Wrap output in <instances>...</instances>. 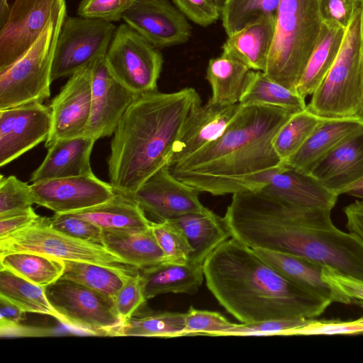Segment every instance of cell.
I'll list each match as a JSON object with an SVG mask.
<instances>
[{
    "label": "cell",
    "instance_id": "cell-37",
    "mask_svg": "<svg viewBox=\"0 0 363 363\" xmlns=\"http://www.w3.org/2000/svg\"><path fill=\"white\" fill-rule=\"evenodd\" d=\"M324 119L308 108L292 114L279 129L272 142L275 152L283 162L301 147Z\"/></svg>",
    "mask_w": 363,
    "mask_h": 363
},
{
    "label": "cell",
    "instance_id": "cell-44",
    "mask_svg": "<svg viewBox=\"0 0 363 363\" xmlns=\"http://www.w3.org/2000/svg\"><path fill=\"white\" fill-rule=\"evenodd\" d=\"M225 0H172L175 6L194 23L203 27L222 16Z\"/></svg>",
    "mask_w": 363,
    "mask_h": 363
},
{
    "label": "cell",
    "instance_id": "cell-32",
    "mask_svg": "<svg viewBox=\"0 0 363 363\" xmlns=\"http://www.w3.org/2000/svg\"><path fill=\"white\" fill-rule=\"evenodd\" d=\"M239 103L283 108L291 113L307 108L305 98L269 78L264 72L250 70Z\"/></svg>",
    "mask_w": 363,
    "mask_h": 363
},
{
    "label": "cell",
    "instance_id": "cell-48",
    "mask_svg": "<svg viewBox=\"0 0 363 363\" xmlns=\"http://www.w3.org/2000/svg\"><path fill=\"white\" fill-rule=\"evenodd\" d=\"M323 21L335 23L347 29L362 0H319Z\"/></svg>",
    "mask_w": 363,
    "mask_h": 363
},
{
    "label": "cell",
    "instance_id": "cell-40",
    "mask_svg": "<svg viewBox=\"0 0 363 363\" xmlns=\"http://www.w3.org/2000/svg\"><path fill=\"white\" fill-rule=\"evenodd\" d=\"M235 323L228 321L217 312L199 310L191 306L185 313V327L183 336H222Z\"/></svg>",
    "mask_w": 363,
    "mask_h": 363
},
{
    "label": "cell",
    "instance_id": "cell-46",
    "mask_svg": "<svg viewBox=\"0 0 363 363\" xmlns=\"http://www.w3.org/2000/svg\"><path fill=\"white\" fill-rule=\"evenodd\" d=\"M363 333V323L357 320H318L311 319L306 325L292 329L289 335H333Z\"/></svg>",
    "mask_w": 363,
    "mask_h": 363
},
{
    "label": "cell",
    "instance_id": "cell-6",
    "mask_svg": "<svg viewBox=\"0 0 363 363\" xmlns=\"http://www.w3.org/2000/svg\"><path fill=\"white\" fill-rule=\"evenodd\" d=\"M363 102V40L362 7L346 30L333 66L313 94L307 108L326 119L362 115Z\"/></svg>",
    "mask_w": 363,
    "mask_h": 363
},
{
    "label": "cell",
    "instance_id": "cell-1",
    "mask_svg": "<svg viewBox=\"0 0 363 363\" xmlns=\"http://www.w3.org/2000/svg\"><path fill=\"white\" fill-rule=\"evenodd\" d=\"M330 213L293 207L255 191L233 194L223 218L231 237L252 249L303 257L363 281V241L335 227Z\"/></svg>",
    "mask_w": 363,
    "mask_h": 363
},
{
    "label": "cell",
    "instance_id": "cell-27",
    "mask_svg": "<svg viewBox=\"0 0 363 363\" xmlns=\"http://www.w3.org/2000/svg\"><path fill=\"white\" fill-rule=\"evenodd\" d=\"M68 213L86 220L102 230H143L149 229L152 223L138 203L116 191L103 203Z\"/></svg>",
    "mask_w": 363,
    "mask_h": 363
},
{
    "label": "cell",
    "instance_id": "cell-43",
    "mask_svg": "<svg viewBox=\"0 0 363 363\" xmlns=\"http://www.w3.org/2000/svg\"><path fill=\"white\" fill-rule=\"evenodd\" d=\"M135 0H82L77 9L79 16L116 22L134 4Z\"/></svg>",
    "mask_w": 363,
    "mask_h": 363
},
{
    "label": "cell",
    "instance_id": "cell-50",
    "mask_svg": "<svg viewBox=\"0 0 363 363\" xmlns=\"http://www.w3.org/2000/svg\"><path fill=\"white\" fill-rule=\"evenodd\" d=\"M323 277L325 281L346 295L351 303L363 307V281L345 275L327 266L323 267Z\"/></svg>",
    "mask_w": 363,
    "mask_h": 363
},
{
    "label": "cell",
    "instance_id": "cell-35",
    "mask_svg": "<svg viewBox=\"0 0 363 363\" xmlns=\"http://www.w3.org/2000/svg\"><path fill=\"white\" fill-rule=\"evenodd\" d=\"M62 261L65 268L61 277L113 298L127 280L133 277L98 264L72 260Z\"/></svg>",
    "mask_w": 363,
    "mask_h": 363
},
{
    "label": "cell",
    "instance_id": "cell-11",
    "mask_svg": "<svg viewBox=\"0 0 363 363\" xmlns=\"http://www.w3.org/2000/svg\"><path fill=\"white\" fill-rule=\"evenodd\" d=\"M116 30V26L111 22L66 16L55 50L52 82L70 77L105 56Z\"/></svg>",
    "mask_w": 363,
    "mask_h": 363
},
{
    "label": "cell",
    "instance_id": "cell-53",
    "mask_svg": "<svg viewBox=\"0 0 363 363\" xmlns=\"http://www.w3.org/2000/svg\"><path fill=\"white\" fill-rule=\"evenodd\" d=\"M346 194L363 200V179L350 187Z\"/></svg>",
    "mask_w": 363,
    "mask_h": 363
},
{
    "label": "cell",
    "instance_id": "cell-33",
    "mask_svg": "<svg viewBox=\"0 0 363 363\" xmlns=\"http://www.w3.org/2000/svg\"><path fill=\"white\" fill-rule=\"evenodd\" d=\"M0 297L24 313L48 315L63 324L60 315L49 303L43 286L36 285L8 269H0Z\"/></svg>",
    "mask_w": 363,
    "mask_h": 363
},
{
    "label": "cell",
    "instance_id": "cell-16",
    "mask_svg": "<svg viewBox=\"0 0 363 363\" xmlns=\"http://www.w3.org/2000/svg\"><path fill=\"white\" fill-rule=\"evenodd\" d=\"M31 186L35 203L55 213H68L103 203L116 191L94 174L50 179Z\"/></svg>",
    "mask_w": 363,
    "mask_h": 363
},
{
    "label": "cell",
    "instance_id": "cell-39",
    "mask_svg": "<svg viewBox=\"0 0 363 363\" xmlns=\"http://www.w3.org/2000/svg\"><path fill=\"white\" fill-rule=\"evenodd\" d=\"M150 229L164 252L165 262L186 264L192 248L182 229L170 220L151 223Z\"/></svg>",
    "mask_w": 363,
    "mask_h": 363
},
{
    "label": "cell",
    "instance_id": "cell-23",
    "mask_svg": "<svg viewBox=\"0 0 363 363\" xmlns=\"http://www.w3.org/2000/svg\"><path fill=\"white\" fill-rule=\"evenodd\" d=\"M254 250L262 259L281 274L310 292L331 303H351L346 295L324 280L323 265L289 253L259 248Z\"/></svg>",
    "mask_w": 363,
    "mask_h": 363
},
{
    "label": "cell",
    "instance_id": "cell-7",
    "mask_svg": "<svg viewBox=\"0 0 363 363\" xmlns=\"http://www.w3.org/2000/svg\"><path fill=\"white\" fill-rule=\"evenodd\" d=\"M66 11L52 17L33 45L0 69V110L42 103L50 97L54 54Z\"/></svg>",
    "mask_w": 363,
    "mask_h": 363
},
{
    "label": "cell",
    "instance_id": "cell-30",
    "mask_svg": "<svg viewBox=\"0 0 363 363\" xmlns=\"http://www.w3.org/2000/svg\"><path fill=\"white\" fill-rule=\"evenodd\" d=\"M101 244L126 263L138 269L165 262L150 228L143 230H102Z\"/></svg>",
    "mask_w": 363,
    "mask_h": 363
},
{
    "label": "cell",
    "instance_id": "cell-26",
    "mask_svg": "<svg viewBox=\"0 0 363 363\" xmlns=\"http://www.w3.org/2000/svg\"><path fill=\"white\" fill-rule=\"evenodd\" d=\"M276 16L263 17L228 36L222 50L250 69L266 70L273 43Z\"/></svg>",
    "mask_w": 363,
    "mask_h": 363
},
{
    "label": "cell",
    "instance_id": "cell-56",
    "mask_svg": "<svg viewBox=\"0 0 363 363\" xmlns=\"http://www.w3.org/2000/svg\"><path fill=\"white\" fill-rule=\"evenodd\" d=\"M357 320L359 322V323H363V316L359 319H357Z\"/></svg>",
    "mask_w": 363,
    "mask_h": 363
},
{
    "label": "cell",
    "instance_id": "cell-22",
    "mask_svg": "<svg viewBox=\"0 0 363 363\" xmlns=\"http://www.w3.org/2000/svg\"><path fill=\"white\" fill-rule=\"evenodd\" d=\"M96 141L86 135L56 141L48 148L43 162L31 174L30 182L93 174L91 154Z\"/></svg>",
    "mask_w": 363,
    "mask_h": 363
},
{
    "label": "cell",
    "instance_id": "cell-47",
    "mask_svg": "<svg viewBox=\"0 0 363 363\" xmlns=\"http://www.w3.org/2000/svg\"><path fill=\"white\" fill-rule=\"evenodd\" d=\"M146 301L140 273L129 278L114 297L116 311L123 323L131 318Z\"/></svg>",
    "mask_w": 363,
    "mask_h": 363
},
{
    "label": "cell",
    "instance_id": "cell-55",
    "mask_svg": "<svg viewBox=\"0 0 363 363\" xmlns=\"http://www.w3.org/2000/svg\"><path fill=\"white\" fill-rule=\"evenodd\" d=\"M362 40H363V0L362 3Z\"/></svg>",
    "mask_w": 363,
    "mask_h": 363
},
{
    "label": "cell",
    "instance_id": "cell-9",
    "mask_svg": "<svg viewBox=\"0 0 363 363\" xmlns=\"http://www.w3.org/2000/svg\"><path fill=\"white\" fill-rule=\"evenodd\" d=\"M44 289L67 326L89 335L116 336L123 324L113 297L62 277Z\"/></svg>",
    "mask_w": 363,
    "mask_h": 363
},
{
    "label": "cell",
    "instance_id": "cell-24",
    "mask_svg": "<svg viewBox=\"0 0 363 363\" xmlns=\"http://www.w3.org/2000/svg\"><path fill=\"white\" fill-rule=\"evenodd\" d=\"M363 128V116L325 118L301 147L284 163L308 173L319 160Z\"/></svg>",
    "mask_w": 363,
    "mask_h": 363
},
{
    "label": "cell",
    "instance_id": "cell-14",
    "mask_svg": "<svg viewBox=\"0 0 363 363\" xmlns=\"http://www.w3.org/2000/svg\"><path fill=\"white\" fill-rule=\"evenodd\" d=\"M199 193L174 178L168 166H165L152 174L137 191L126 196L158 221H165L187 213L208 211L199 200Z\"/></svg>",
    "mask_w": 363,
    "mask_h": 363
},
{
    "label": "cell",
    "instance_id": "cell-42",
    "mask_svg": "<svg viewBox=\"0 0 363 363\" xmlns=\"http://www.w3.org/2000/svg\"><path fill=\"white\" fill-rule=\"evenodd\" d=\"M311 319H278L252 323H235L222 336H272L289 335L296 328L306 325Z\"/></svg>",
    "mask_w": 363,
    "mask_h": 363
},
{
    "label": "cell",
    "instance_id": "cell-15",
    "mask_svg": "<svg viewBox=\"0 0 363 363\" xmlns=\"http://www.w3.org/2000/svg\"><path fill=\"white\" fill-rule=\"evenodd\" d=\"M50 127V108L42 103L0 110V166L45 141Z\"/></svg>",
    "mask_w": 363,
    "mask_h": 363
},
{
    "label": "cell",
    "instance_id": "cell-5",
    "mask_svg": "<svg viewBox=\"0 0 363 363\" xmlns=\"http://www.w3.org/2000/svg\"><path fill=\"white\" fill-rule=\"evenodd\" d=\"M323 23L319 0H280L264 73L296 92Z\"/></svg>",
    "mask_w": 363,
    "mask_h": 363
},
{
    "label": "cell",
    "instance_id": "cell-13",
    "mask_svg": "<svg viewBox=\"0 0 363 363\" xmlns=\"http://www.w3.org/2000/svg\"><path fill=\"white\" fill-rule=\"evenodd\" d=\"M91 63L69 77L52 99L50 131L45 143L47 149L57 140L84 135L91 108Z\"/></svg>",
    "mask_w": 363,
    "mask_h": 363
},
{
    "label": "cell",
    "instance_id": "cell-10",
    "mask_svg": "<svg viewBox=\"0 0 363 363\" xmlns=\"http://www.w3.org/2000/svg\"><path fill=\"white\" fill-rule=\"evenodd\" d=\"M105 60L113 77L134 94L157 90L162 55L125 23L116 28Z\"/></svg>",
    "mask_w": 363,
    "mask_h": 363
},
{
    "label": "cell",
    "instance_id": "cell-28",
    "mask_svg": "<svg viewBox=\"0 0 363 363\" xmlns=\"http://www.w3.org/2000/svg\"><path fill=\"white\" fill-rule=\"evenodd\" d=\"M186 235L192 253L189 262L203 264L206 257L221 243L231 238L223 217L208 209L203 213H190L169 220Z\"/></svg>",
    "mask_w": 363,
    "mask_h": 363
},
{
    "label": "cell",
    "instance_id": "cell-54",
    "mask_svg": "<svg viewBox=\"0 0 363 363\" xmlns=\"http://www.w3.org/2000/svg\"><path fill=\"white\" fill-rule=\"evenodd\" d=\"M10 11V6L8 0H0V27L6 21Z\"/></svg>",
    "mask_w": 363,
    "mask_h": 363
},
{
    "label": "cell",
    "instance_id": "cell-29",
    "mask_svg": "<svg viewBox=\"0 0 363 363\" xmlns=\"http://www.w3.org/2000/svg\"><path fill=\"white\" fill-rule=\"evenodd\" d=\"M346 30L335 23L323 21L318 42L296 87L302 97L313 95L328 74L340 52Z\"/></svg>",
    "mask_w": 363,
    "mask_h": 363
},
{
    "label": "cell",
    "instance_id": "cell-8",
    "mask_svg": "<svg viewBox=\"0 0 363 363\" xmlns=\"http://www.w3.org/2000/svg\"><path fill=\"white\" fill-rule=\"evenodd\" d=\"M35 252L61 260L86 262L130 276L140 269L124 262L103 245L78 239L53 228L50 218L39 216L26 227L0 238V255Z\"/></svg>",
    "mask_w": 363,
    "mask_h": 363
},
{
    "label": "cell",
    "instance_id": "cell-51",
    "mask_svg": "<svg viewBox=\"0 0 363 363\" xmlns=\"http://www.w3.org/2000/svg\"><path fill=\"white\" fill-rule=\"evenodd\" d=\"M39 216L32 207L0 216V238L26 227Z\"/></svg>",
    "mask_w": 363,
    "mask_h": 363
},
{
    "label": "cell",
    "instance_id": "cell-4",
    "mask_svg": "<svg viewBox=\"0 0 363 363\" xmlns=\"http://www.w3.org/2000/svg\"><path fill=\"white\" fill-rule=\"evenodd\" d=\"M199 104V95L193 88L135 96L111 143L108 170L115 191L132 194L170 164L186 118Z\"/></svg>",
    "mask_w": 363,
    "mask_h": 363
},
{
    "label": "cell",
    "instance_id": "cell-3",
    "mask_svg": "<svg viewBox=\"0 0 363 363\" xmlns=\"http://www.w3.org/2000/svg\"><path fill=\"white\" fill-rule=\"evenodd\" d=\"M203 272L209 291L242 323L314 319L331 303L289 280L232 237L206 257Z\"/></svg>",
    "mask_w": 363,
    "mask_h": 363
},
{
    "label": "cell",
    "instance_id": "cell-36",
    "mask_svg": "<svg viewBox=\"0 0 363 363\" xmlns=\"http://www.w3.org/2000/svg\"><path fill=\"white\" fill-rule=\"evenodd\" d=\"M185 313L159 312L135 316L123 323L116 336H183Z\"/></svg>",
    "mask_w": 363,
    "mask_h": 363
},
{
    "label": "cell",
    "instance_id": "cell-19",
    "mask_svg": "<svg viewBox=\"0 0 363 363\" xmlns=\"http://www.w3.org/2000/svg\"><path fill=\"white\" fill-rule=\"evenodd\" d=\"M241 106L240 103L221 105L210 101L194 106L186 118L169 165L186 159L216 140Z\"/></svg>",
    "mask_w": 363,
    "mask_h": 363
},
{
    "label": "cell",
    "instance_id": "cell-41",
    "mask_svg": "<svg viewBox=\"0 0 363 363\" xmlns=\"http://www.w3.org/2000/svg\"><path fill=\"white\" fill-rule=\"evenodd\" d=\"M35 203L31 186L15 176L0 178V216L23 211Z\"/></svg>",
    "mask_w": 363,
    "mask_h": 363
},
{
    "label": "cell",
    "instance_id": "cell-20",
    "mask_svg": "<svg viewBox=\"0 0 363 363\" xmlns=\"http://www.w3.org/2000/svg\"><path fill=\"white\" fill-rule=\"evenodd\" d=\"M259 191L299 208L332 210L338 197L311 174L284 163L273 171L267 184Z\"/></svg>",
    "mask_w": 363,
    "mask_h": 363
},
{
    "label": "cell",
    "instance_id": "cell-2",
    "mask_svg": "<svg viewBox=\"0 0 363 363\" xmlns=\"http://www.w3.org/2000/svg\"><path fill=\"white\" fill-rule=\"evenodd\" d=\"M293 113L271 106H242L216 140L170 164L172 175L213 196L262 189L284 162L272 142Z\"/></svg>",
    "mask_w": 363,
    "mask_h": 363
},
{
    "label": "cell",
    "instance_id": "cell-25",
    "mask_svg": "<svg viewBox=\"0 0 363 363\" xmlns=\"http://www.w3.org/2000/svg\"><path fill=\"white\" fill-rule=\"evenodd\" d=\"M143 295L147 301L167 294H194L203 284V264L162 262L140 269Z\"/></svg>",
    "mask_w": 363,
    "mask_h": 363
},
{
    "label": "cell",
    "instance_id": "cell-18",
    "mask_svg": "<svg viewBox=\"0 0 363 363\" xmlns=\"http://www.w3.org/2000/svg\"><path fill=\"white\" fill-rule=\"evenodd\" d=\"M105 56L91 63V108L89 121L84 134L96 140L113 134L136 96L111 74Z\"/></svg>",
    "mask_w": 363,
    "mask_h": 363
},
{
    "label": "cell",
    "instance_id": "cell-45",
    "mask_svg": "<svg viewBox=\"0 0 363 363\" xmlns=\"http://www.w3.org/2000/svg\"><path fill=\"white\" fill-rule=\"evenodd\" d=\"M50 225L72 237L101 244L102 230L99 227L69 213H55L50 218Z\"/></svg>",
    "mask_w": 363,
    "mask_h": 363
},
{
    "label": "cell",
    "instance_id": "cell-21",
    "mask_svg": "<svg viewBox=\"0 0 363 363\" xmlns=\"http://www.w3.org/2000/svg\"><path fill=\"white\" fill-rule=\"evenodd\" d=\"M308 173L337 196L362 180L363 128L319 160Z\"/></svg>",
    "mask_w": 363,
    "mask_h": 363
},
{
    "label": "cell",
    "instance_id": "cell-49",
    "mask_svg": "<svg viewBox=\"0 0 363 363\" xmlns=\"http://www.w3.org/2000/svg\"><path fill=\"white\" fill-rule=\"evenodd\" d=\"M23 311L17 306L0 297L1 335H36L38 329L29 328L21 324Z\"/></svg>",
    "mask_w": 363,
    "mask_h": 363
},
{
    "label": "cell",
    "instance_id": "cell-57",
    "mask_svg": "<svg viewBox=\"0 0 363 363\" xmlns=\"http://www.w3.org/2000/svg\"><path fill=\"white\" fill-rule=\"evenodd\" d=\"M362 116H363V102H362V113H361Z\"/></svg>",
    "mask_w": 363,
    "mask_h": 363
},
{
    "label": "cell",
    "instance_id": "cell-12",
    "mask_svg": "<svg viewBox=\"0 0 363 363\" xmlns=\"http://www.w3.org/2000/svg\"><path fill=\"white\" fill-rule=\"evenodd\" d=\"M65 9V0H13L8 18L0 27V69L19 58L50 19Z\"/></svg>",
    "mask_w": 363,
    "mask_h": 363
},
{
    "label": "cell",
    "instance_id": "cell-52",
    "mask_svg": "<svg viewBox=\"0 0 363 363\" xmlns=\"http://www.w3.org/2000/svg\"><path fill=\"white\" fill-rule=\"evenodd\" d=\"M346 227L349 232L358 235L363 241V200L356 201L344 208Z\"/></svg>",
    "mask_w": 363,
    "mask_h": 363
},
{
    "label": "cell",
    "instance_id": "cell-31",
    "mask_svg": "<svg viewBox=\"0 0 363 363\" xmlns=\"http://www.w3.org/2000/svg\"><path fill=\"white\" fill-rule=\"evenodd\" d=\"M250 70L241 61L226 53L211 58L206 75L212 90L208 101L221 105L239 103Z\"/></svg>",
    "mask_w": 363,
    "mask_h": 363
},
{
    "label": "cell",
    "instance_id": "cell-38",
    "mask_svg": "<svg viewBox=\"0 0 363 363\" xmlns=\"http://www.w3.org/2000/svg\"><path fill=\"white\" fill-rule=\"evenodd\" d=\"M280 0H225L222 24L228 36L266 16H276Z\"/></svg>",
    "mask_w": 363,
    "mask_h": 363
},
{
    "label": "cell",
    "instance_id": "cell-34",
    "mask_svg": "<svg viewBox=\"0 0 363 363\" xmlns=\"http://www.w3.org/2000/svg\"><path fill=\"white\" fill-rule=\"evenodd\" d=\"M0 255V269H8L43 287L59 279L65 268L62 260L35 252H17Z\"/></svg>",
    "mask_w": 363,
    "mask_h": 363
},
{
    "label": "cell",
    "instance_id": "cell-17",
    "mask_svg": "<svg viewBox=\"0 0 363 363\" xmlns=\"http://www.w3.org/2000/svg\"><path fill=\"white\" fill-rule=\"evenodd\" d=\"M122 19L157 48L186 43L191 26L169 0H135Z\"/></svg>",
    "mask_w": 363,
    "mask_h": 363
}]
</instances>
